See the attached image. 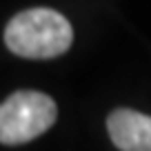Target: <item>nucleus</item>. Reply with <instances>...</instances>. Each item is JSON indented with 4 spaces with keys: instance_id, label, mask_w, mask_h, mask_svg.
Wrapping results in <instances>:
<instances>
[{
    "instance_id": "1",
    "label": "nucleus",
    "mask_w": 151,
    "mask_h": 151,
    "mask_svg": "<svg viewBox=\"0 0 151 151\" xmlns=\"http://www.w3.org/2000/svg\"><path fill=\"white\" fill-rule=\"evenodd\" d=\"M73 42L69 20L56 9L33 7L16 14L5 27V45L11 53L27 60L58 58Z\"/></svg>"
},
{
    "instance_id": "3",
    "label": "nucleus",
    "mask_w": 151,
    "mask_h": 151,
    "mask_svg": "<svg viewBox=\"0 0 151 151\" xmlns=\"http://www.w3.org/2000/svg\"><path fill=\"white\" fill-rule=\"evenodd\" d=\"M109 138L120 151H151V116L116 109L107 118Z\"/></svg>"
},
{
    "instance_id": "2",
    "label": "nucleus",
    "mask_w": 151,
    "mask_h": 151,
    "mask_svg": "<svg viewBox=\"0 0 151 151\" xmlns=\"http://www.w3.org/2000/svg\"><path fill=\"white\" fill-rule=\"evenodd\" d=\"M58 118V107L47 93L22 89L0 102V142L24 145L42 136Z\"/></svg>"
}]
</instances>
